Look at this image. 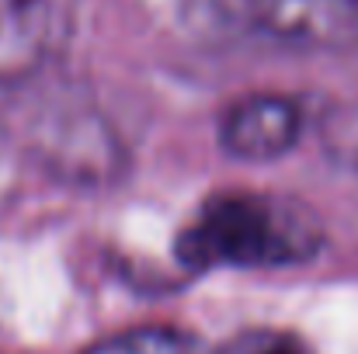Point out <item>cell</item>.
I'll return each instance as SVG.
<instances>
[{
    "mask_svg": "<svg viewBox=\"0 0 358 354\" xmlns=\"http://www.w3.org/2000/svg\"><path fill=\"white\" fill-rule=\"evenodd\" d=\"M306 132V112L292 94L254 91L243 94L220 118V149L243 163H271L299 146Z\"/></svg>",
    "mask_w": 358,
    "mask_h": 354,
    "instance_id": "cell-4",
    "label": "cell"
},
{
    "mask_svg": "<svg viewBox=\"0 0 358 354\" xmlns=\"http://www.w3.org/2000/svg\"><path fill=\"white\" fill-rule=\"evenodd\" d=\"M31 149L56 181L80 188L115 184L125 167L122 142L108 118L73 98L45 105L42 118L31 121Z\"/></svg>",
    "mask_w": 358,
    "mask_h": 354,
    "instance_id": "cell-2",
    "label": "cell"
},
{
    "mask_svg": "<svg viewBox=\"0 0 358 354\" xmlns=\"http://www.w3.org/2000/svg\"><path fill=\"white\" fill-rule=\"evenodd\" d=\"M317 135L338 167L358 170V101L331 105L317 121Z\"/></svg>",
    "mask_w": 358,
    "mask_h": 354,
    "instance_id": "cell-7",
    "label": "cell"
},
{
    "mask_svg": "<svg viewBox=\"0 0 358 354\" xmlns=\"http://www.w3.org/2000/svg\"><path fill=\"white\" fill-rule=\"evenodd\" d=\"M250 24L278 45L341 52L358 45V0H247Z\"/></svg>",
    "mask_w": 358,
    "mask_h": 354,
    "instance_id": "cell-5",
    "label": "cell"
},
{
    "mask_svg": "<svg viewBox=\"0 0 358 354\" xmlns=\"http://www.w3.org/2000/svg\"><path fill=\"white\" fill-rule=\"evenodd\" d=\"M143 14L167 21L178 31H206L220 21V0H136Z\"/></svg>",
    "mask_w": 358,
    "mask_h": 354,
    "instance_id": "cell-8",
    "label": "cell"
},
{
    "mask_svg": "<svg viewBox=\"0 0 358 354\" xmlns=\"http://www.w3.org/2000/svg\"><path fill=\"white\" fill-rule=\"evenodd\" d=\"M320 216L289 195L223 191L202 202L178 233L174 253L192 271H271L313 260L324 250Z\"/></svg>",
    "mask_w": 358,
    "mask_h": 354,
    "instance_id": "cell-1",
    "label": "cell"
},
{
    "mask_svg": "<svg viewBox=\"0 0 358 354\" xmlns=\"http://www.w3.org/2000/svg\"><path fill=\"white\" fill-rule=\"evenodd\" d=\"M87 354H213L206 351L192 334L171 330V327H139L125 330L119 337L91 348Z\"/></svg>",
    "mask_w": 358,
    "mask_h": 354,
    "instance_id": "cell-6",
    "label": "cell"
},
{
    "mask_svg": "<svg viewBox=\"0 0 358 354\" xmlns=\"http://www.w3.org/2000/svg\"><path fill=\"white\" fill-rule=\"evenodd\" d=\"M223 354H306V351H303L299 341H292L289 334H278V330H250V334H240Z\"/></svg>",
    "mask_w": 358,
    "mask_h": 354,
    "instance_id": "cell-9",
    "label": "cell"
},
{
    "mask_svg": "<svg viewBox=\"0 0 358 354\" xmlns=\"http://www.w3.org/2000/svg\"><path fill=\"white\" fill-rule=\"evenodd\" d=\"M77 24V0H0V87H28L49 73Z\"/></svg>",
    "mask_w": 358,
    "mask_h": 354,
    "instance_id": "cell-3",
    "label": "cell"
}]
</instances>
